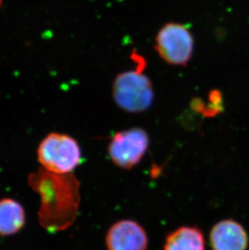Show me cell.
Returning a JSON list of instances; mask_svg holds the SVG:
<instances>
[{"label": "cell", "instance_id": "1", "mask_svg": "<svg viewBox=\"0 0 249 250\" xmlns=\"http://www.w3.org/2000/svg\"><path fill=\"white\" fill-rule=\"evenodd\" d=\"M29 183L42 197L39 215L43 227L59 231L73 224L80 203V182L75 176L43 168L31 175Z\"/></svg>", "mask_w": 249, "mask_h": 250}, {"label": "cell", "instance_id": "2", "mask_svg": "<svg viewBox=\"0 0 249 250\" xmlns=\"http://www.w3.org/2000/svg\"><path fill=\"white\" fill-rule=\"evenodd\" d=\"M131 59L136 63L135 69L117 76L113 83V97L124 111L142 113L151 107L155 93L152 82L144 73L146 66L145 59L135 51L132 53Z\"/></svg>", "mask_w": 249, "mask_h": 250}, {"label": "cell", "instance_id": "3", "mask_svg": "<svg viewBox=\"0 0 249 250\" xmlns=\"http://www.w3.org/2000/svg\"><path fill=\"white\" fill-rule=\"evenodd\" d=\"M81 149L70 135L51 133L38 146V156L43 168L58 174H68L81 162Z\"/></svg>", "mask_w": 249, "mask_h": 250}, {"label": "cell", "instance_id": "4", "mask_svg": "<svg viewBox=\"0 0 249 250\" xmlns=\"http://www.w3.org/2000/svg\"><path fill=\"white\" fill-rule=\"evenodd\" d=\"M193 48L192 33L186 25L180 23L165 24L155 37V50L169 65L186 66L193 57Z\"/></svg>", "mask_w": 249, "mask_h": 250}, {"label": "cell", "instance_id": "5", "mask_svg": "<svg viewBox=\"0 0 249 250\" xmlns=\"http://www.w3.org/2000/svg\"><path fill=\"white\" fill-rule=\"evenodd\" d=\"M149 136L142 128L118 131L108 146L111 161L123 169H131L142 161L149 146Z\"/></svg>", "mask_w": 249, "mask_h": 250}, {"label": "cell", "instance_id": "6", "mask_svg": "<svg viewBox=\"0 0 249 250\" xmlns=\"http://www.w3.org/2000/svg\"><path fill=\"white\" fill-rule=\"evenodd\" d=\"M108 250H147L148 237L136 221L123 220L113 224L106 235Z\"/></svg>", "mask_w": 249, "mask_h": 250}, {"label": "cell", "instance_id": "7", "mask_svg": "<svg viewBox=\"0 0 249 250\" xmlns=\"http://www.w3.org/2000/svg\"><path fill=\"white\" fill-rule=\"evenodd\" d=\"M209 241L213 250H247L249 236L245 228L233 220H224L212 228Z\"/></svg>", "mask_w": 249, "mask_h": 250}, {"label": "cell", "instance_id": "8", "mask_svg": "<svg viewBox=\"0 0 249 250\" xmlns=\"http://www.w3.org/2000/svg\"><path fill=\"white\" fill-rule=\"evenodd\" d=\"M164 250H206L204 235L198 227H181L166 237Z\"/></svg>", "mask_w": 249, "mask_h": 250}, {"label": "cell", "instance_id": "9", "mask_svg": "<svg viewBox=\"0 0 249 250\" xmlns=\"http://www.w3.org/2000/svg\"><path fill=\"white\" fill-rule=\"evenodd\" d=\"M25 221L24 208L11 198L0 200V235L11 236L21 231Z\"/></svg>", "mask_w": 249, "mask_h": 250}, {"label": "cell", "instance_id": "10", "mask_svg": "<svg viewBox=\"0 0 249 250\" xmlns=\"http://www.w3.org/2000/svg\"><path fill=\"white\" fill-rule=\"evenodd\" d=\"M221 92L218 90H214L209 92L208 97V104H205L200 98H195L191 102V106L195 111L202 113V115L207 118L216 116L218 113H220L223 109L222 106Z\"/></svg>", "mask_w": 249, "mask_h": 250}, {"label": "cell", "instance_id": "11", "mask_svg": "<svg viewBox=\"0 0 249 250\" xmlns=\"http://www.w3.org/2000/svg\"><path fill=\"white\" fill-rule=\"evenodd\" d=\"M2 0H0V7H1V5H2Z\"/></svg>", "mask_w": 249, "mask_h": 250}]
</instances>
